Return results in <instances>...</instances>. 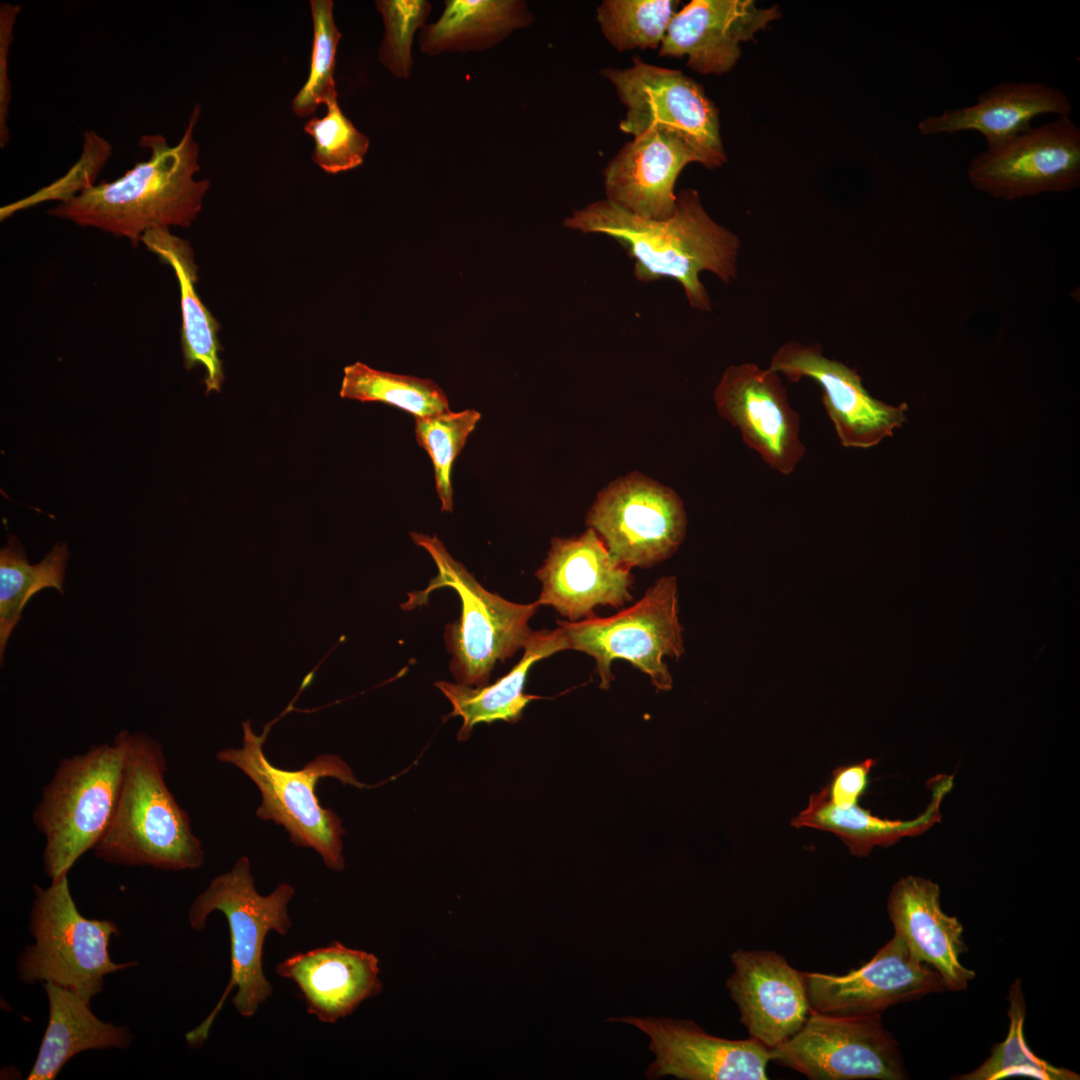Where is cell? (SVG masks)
<instances>
[{"instance_id": "obj_1", "label": "cell", "mask_w": 1080, "mask_h": 1080, "mask_svg": "<svg viewBox=\"0 0 1080 1080\" xmlns=\"http://www.w3.org/2000/svg\"><path fill=\"white\" fill-rule=\"evenodd\" d=\"M563 223L568 229L613 238L634 259L636 279L645 283L674 279L698 310H711L699 279L702 271L724 283L737 278L739 237L710 217L695 189L677 194L676 209L664 220L639 217L603 199L575 210Z\"/></svg>"}, {"instance_id": "obj_2", "label": "cell", "mask_w": 1080, "mask_h": 1080, "mask_svg": "<svg viewBox=\"0 0 1080 1080\" xmlns=\"http://www.w3.org/2000/svg\"><path fill=\"white\" fill-rule=\"evenodd\" d=\"M200 110L197 104L176 145L169 146L161 134L143 135L139 145L150 150L148 160L137 162L114 181L87 187L48 213L125 237L134 245L150 229L190 226L210 186L207 179H194L200 167L193 129Z\"/></svg>"}, {"instance_id": "obj_3", "label": "cell", "mask_w": 1080, "mask_h": 1080, "mask_svg": "<svg viewBox=\"0 0 1080 1080\" xmlns=\"http://www.w3.org/2000/svg\"><path fill=\"white\" fill-rule=\"evenodd\" d=\"M161 744L143 732L130 733L122 787L111 823L95 846L107 863L178 871L205 860L189 815L166 784Z\"/></svg>"}, {"instance_id": "obj_4", "label": "cell", "mask_w": 1080, "mask_h": 1080, "mask_svg": "<svg viewBox=\"0 0 1080 1080\" xmlns=\"http://www.w3.org/2000/svg\"><path fill=\"white\" fill-rule=\"evenodd\" d=\"M130 733L63 758L43 787L32 819L45 838L43 870L51 881L68 875L107 831L118 803Z\"/></svg>"}, {"instance_id": "obj_5", "label": "cell", "mask_w": 1080, "mask_h": 1080, "mask_svg": "<svg viewBox=\"0 0 1080 1080\" xmlns=\"http://www.w3.org/2000/svg\"><path fill=\"white\" fill-rule=\"evenodd\" d=\"M295 889L280 883L269 895H260L251 874L247 856L240 857L227 872L216 876L199 894L189 910L190 926L200 931L208 916L220 911L228 921L230 933V977L220 1000L206 1019L186 1034L189 1046H202L227 996L244 1017L253 1016L260 1004L272 995V986L263 971V946L273 930L284 936L291 927L288 903Z\"/></svg>"}, {"instance_id": "obj_6", "label": "cell", "mask_w": 1080, "mask_h": 1080, "mask_svg": "<svg viewBox=\"0 0 1080 1080\" xmlns=\"http://www.w3.org/2000/svg\"><path fill=\"white\" fill-rule=\"evenodd\" d=\"M28 928L34 943L23 949L16 966L22 983L52 982L90 1004L102 992L106 975L136 964L111 959L110 940L120 932L117 925L79 912L68 875L46 888L33 885Z\"/></svg>"}, {"instance_id": "obj_7", "label": "cell", "mask_w": 1080, "mask_h": 1080, "mask_svg": "<svg viewBox=\"0 0 1080 1080\" xmlns=\"http://www.w3.org/2000/svg\"><path fill=\"white\" fill-rule=\"evenodd\" d=\"M242 727V747L223 749L216 758L236 766L255 783L261 794L256 816L284 827L292 844L314 849L328 869L343 870L345 830L339 816L320 805L316 786L327 777L358 788L366 785L356 779L345 761L332 754H322L295 771L275 767L263 752L265 735H256L249 720Z\"/></svg>"}, {"instance_id": "obj_8", "label": "cell", "mask_w": 1080, "mask_h": 1080, "mask_svg": "<svg viewBox=\"0 0 1080 1080\" xmlns=\"http://www.w3.org/2000/svg\"><path fill=\"white\" fill-rule=\"evenodd\" d=\"M411 538L430 554L438 569L423 593L446 586L460 597L461 616L446 625L444 634L456 683L487 685L495 665L526 644L532 633L528 623L538 604L514 603L486 590L436 536L411 533Z\"/></svg>"}, {"instance_id": "obj_9", "label": "cell", "mask_w": 1080, "mask_h": 1080, "mask_svg": "<svg viewBox=\"0 0 1080 1080\" xmlns=\"http://www.w3.org/2000/svg\"><path fill=\"white\" fill-rule=\"evenodd\" d=\"M557 623L565 632L570 649L595 659L602 689H608L614 679L613 660L624 659L649 675L658 690H671L673 680L664 657L678 660L684 653L675 577H661L641 600L613 616L593 615L576 622L558 620Z\"/></svg>"}, {"instance_id": "obj_10", "label": "cell", "mask_w": 1080, "mask_h": 1080, "mask_svg": "<svg viewBox=\"0 0 1080 1080\" xmlns=\"http://www.w3.org/2000/svg\"><path fill=\"white\" fill-rule=\"evenodd\" d=\"M601 75L626 107L619 128L636 137L650 129L676 134L708 169L722 166L724 150L719 113L703 87L681 70L633 57L627 68H604Z\"/></svg>"}, {"instance_id": "obj_11", "label": "cell", "mask_w": 1080, "mask_h": 1080, "mask_svg": "<svg viewBox=\"0 0 1080 1080\" xmlns=\"http://www.w3.org/2000/svg\"><path fill=\"white\" fill-rule=\"evenodd\" d=\"M770 1061L811 1080H905L898 1042L881 1014L833 1016L811 1011L801 1029L770 1049Z\"/></svg>"}, {"instance_id": "obj_12", "label": "cell", "mask_w": 1080, "mask_h": 1080, "mask_svg": "<svg viewBox=\"0 0 1080 1080\" xmlns=\"http://www.w3.org/2000/svg\"><path fill=\"white\" fill-rule=\"evenodd\" d=\"M586 525L621 565L646 568L677 551L685 537L687 518L673 490L634 472L614 480L598 494Z\"/></svg>"}, {"instance_id": "obj_13", "label": "cell", "mask_w": 1080, "mask_h": 1080, "mask_svg": "<svg viewBox=\"0 0 1080 1080\" xmlns=\"http://www.w3.org/2000/svg\"><path fill=\"white\" fill-rule=\"evenodd\" d=\"M971 185L994 198L1015 200L1080 185V129L1070 116L1032 126L969 162Z\"/></svg>"}, {"instance_id": "obj_14", "label": "cell", "mask_w": 1080, "mask_h": 1080, "mask_svg": "<svg viewBox=\"0 0 1080 1080\" xmlns=\"http://www.w3.org/2000/svg\"><path fill=\"white\" fill-rule=\"evenodd\" d=\"M721 417L736 426L744 443L783 475L791 474L805 454L800 416L789 404L779 373L754 363L731 365L714 391Z\"/></svg>"}, {"instance_id": "obj_15", "label": "cell", "mask_w": 1080, "mask_h": 1080, "mask_svg": "<svg viewBox=\"0 0 1080 1080\" xmlns=\"http://www.w3.org/2000/svg\"><path fill=\"white\" fill-rule=\"evenodd\" d=\"M811 1011L833 1016L881 1014L892 1005L942 992L941 976L894 934L870 961L844 975L804 972Z\"/></svg>"}, {"instance_id": "obj_16", "label": "cell", "mask_w": 1080, "mask_h": 1080, "mask_svg": "<svg viewBox=\"0 0 1080 1080\" xmlns=\"http://www.w3.org/2000/svg\"><path fill=\"white\" fill-rule=\"evenodd\" d=\"M769 368L790 382L810 378L822 389V403L843 447L871 448L907 421L904 402L886 404L864 388L855 369L829 359L818 344L787 342L773 354Z\"/></svg>"}, {"instance_id": "obj_17", "label": "cell", "mask_w": 1080, "mask_h": 1080, "mask_svg": "<svg viewBox=\"0 0 1080 1080\" xmlns=\"http://www.w3.org/2000/svg\"><path fill=\"white\" fill-rule=\"evenodd\" d=\"M646 1034L655 1055L646 1077L683 1080H766L770 1048L757 1039L730 1040L707 1033L691 1020L621 1017Z\"/></svg>"}, {"instance_id": "obj_18", "label": "cell", "mask_w": 1080, "mask_h": 1080, "mask_svg": "<svg viewBox=\"0 0 1080 1080\" xmlns=\"http://www.w3.org/2000/svg\"><path fill=\"white\" fill-rule=\"evenodd\" d=\"M535 576L542 584L538 606H551L570 622L595 615L599 605L618 608L633 599L630 569L592 528L579 536L554 537Z\"/></svg>"}, {"instance_id": "obj_19", "label": "cell", "mask_w": 1080, "mask_h": 1080, "mask_svg": "<svg viewBox=\"0 0 1080 1080\" xmlns=\"http://www.w3.org/2000/svg\"><path fill=\"white\" fill-rule=\"evenodd\" d=\"M726 981L740 1022L751 1037L772 1049L797 1033L811 1013L804 972L769 950H735Z\"/></svg>"}, {"instance_id": "obj_20", "label": "cell", "mask_w": 1080, "mask_h": 1080, "mask_svg": "<svg viewBox=\"0 0 1080 1080\" xmlns=\"http://www.w3.org/2000/svg\"><path fill=\"white\" fill-rule=\"evenodd\" d=\"M780 17L777 5L759 8L752 0H692L671 19L659 54L686 57L695 72L722 75L738 62L741 44Z\"/></svg>"}, {"instance_id": "obj_21", "label": "cell", "mask_w": 1080, "mask_h": 1080, "mask_svg": "<svg viewBox=\"0 0 1080 1080\" xmlns=\"http://www.w3.org/2000/svg\"><path fill=\"white\" fill-rule=\"evenodd\" d=\"M697 158L676 134L650 129L633 137L606 165V199L643 218L664 220L677 204L675 184Z\"/></svg>"}, {"instance_id": "obj_22", "label": "cell", "mask_w": 1080, "mask_h": 1080, "mask_svg": "<svg viewBox=\"0 0 1080 1080\" xmlns=\"http://www.w3.org/2000/svg\"><path fill=\"white\" fill-rule=\"evenodd\" d=\"M887 909L895 935L941 976L945 989L966 990L975 972L960 962L967 951L963 926L942 910L939 886L919 876L902 877L892 886Z\"/></svg>"}, {"instance_id": "obj_23", "label": "cell", "mask_w": 1080, "mask_h": 1080, "mask_svg": "<svg viewBox=\"0 0 1080 1080\" xmlns=\"http://www.w3.org/2000/svg\"><path fill=\"white\" fill-rule=\"evenodd\" d=\"M275 971L295 983L307 1012L324 1023L350 1015L383 988L378 958L338 941L293 954L278 963Z\"/></svg>"}, {"instance_id": "obj_24", "label": "cell", "mask_w": 1080, "mask_h": 1080, "mask_svg": "<svg viewBox=\"0 0 1080 1080\" xmlns=\"http://www.w3.org/2000/svg\"><path fill=\"white\" fill-rule=\"evenodd\" d=\"M1072 104L1060 88L1042 82H1001L983 91L970 106L945 109L918 123L923 136L975 131L986 148L1029 130L1043 114L1070 116Z\"/></svg>"}, {"instance_id": "obj_25", "label": "cell", "mask_w": 1080, "mask_h": 1080, "mask_svg": "<svg viewBox=\"0 0 1080 1080\" xmlns=\"http://www.w3.org/2000/svg\"><path fill=\"white\" fill-rule=\"evenodd\" d=\"M931 801L926 810L909 821L880 818L858 803L838 806L832 803L824 787L810 795L806 808L791 824L796 828L809 827L832 832L848 847L851 854L868 856L875 846L888 847L904 837L919 835L941 819L940 805L953 785L952 776L931 779Z\"/></svg>"}, {"instance_id": "obj_26", "label": "cell", "mask_w": 1080, "mask_h": 1080, "mask_svg": "<svg viewBox=\"0 0 1080 1080\" xmlns=\"http://www.w3.org/2000/svg\"><path fill=\"white\" fill-rule=\"evenodd\" d=\"M141 242L160 261L173 268L178 280L182 314L180 335L185 368L189 370L201 364L206 372V394L211 391L220 392L224 381L220 359L222 347L217 336L220 326L196 292L198 268L191 246L187 241L171 234L169 228L150 229L144 233Z\"/></svg>"}, {"instance_id": "obj_27", "label": "cell", "mask_w": 1080, "mask_h": 1080, "mask_svg": "<svg viewBox=\"0 0 1080 1080\" xmlns=\"http://www.w3.org/2000/svg\"><path fill=\"white\" fill-rule=\"evenodd\" d=\"M49 1004L48 1024L28 1080H54L76 1054L87 1050L125 1049L133 1035L128 1027L104 1022L76 992L43 983Z\"/></svg>"}, {"instance_id": "obj_28", "label": "cell", "mask_w": 1080, "mask_h": 1080, "mask_svg": "<svg viewBox=\"0 0 1080 1080\" xmlns=\"http://www.w3.org/2000/svg\"><path fill=\"white\" fill-rule=\"evenodd\" d=\"M522 659L492 685L470 687L459 683L439 681L435 683L453 706L450 716H460L462 727L458 740L469 738L479 723L505 721L515 723L521 719L527 704L539 697L523 692L531 666L559 651L570 649L568 638L562 628L532 631L523 647Z\"/></svg>"}, {"instance_id": "obj_29", "label": "cell", "mask_w": 1080, "mask_h": 1080, "mask_svg": "<svg viewBox=\"0 0 1080 1080\" xmlns=\"http://www.w3.org/2000/svg\"><path fill=\"white\" fill-rule=\"evenodd\" d=\"M440 18L420 29L422 53L488 49L534 21L521 0H448Z\"/></svg>"}, {"instance_id": "obj_30", "label": "cell", "mask_w": 1080, "mask_h": 1080, "mask_svg": "<svg viewBox=\"0 0 1080 1080\" xmlns=\"http://www.w3.org/2000/svg\"><path fill=\"white\" fill-rule=\"evenodd\" d=\"M68 557L66 544L58 543L39 563L31 565L21 543L13 535L8 537L0 552L1 663L11 632L21 620L22 611L30 598L49 587L63 594Z\"/></svg>"}, {"instance_id": "obj_31", "label": "cell", "mask_w": 1080, "mask_h": 1080, "mask_svg": "<svg viewBox=\"0 0 1080 1080\" xmlns=\"http://www.w3.org/2000/svg\"><path fill=\"white\" fill-rule=\"evenodd\" d=\"M340 396L361 402H381L414 417L449 410L443 390L431 379L380 371L362 362L344 368Z\"/></svg>"}, {"instance_id": "obj_32", "label": "cell", "mask_w": 1080, "mask_h": 1080, "mask_svg": "<svg viewBox=\"0 0 1080 1080\" xmlns=\"http://www.w3.org/2000/svg\"><path fill=\"white\" fill-rule=\"evenodd\" d=\"M1008 1000L1010 1024L1006 1039L992 1048L990 1056L978 1068L954 1079L999 1080L1024 1076L1040 1080H1078L1080 1077L1075 1072L1050 1064L1029 1048L1024 1036L1027 1012L1020 979L1011 985Z\"/></svg>"}, {"instance_id": "obj_33", "label": "cell", "mask_w": 1080, "mask_h": 1080, "mask_svg": "<svg viewBox=\"0 0 1080 1080\" xmlns=\"http://www.w3.org/2000/svg\"><path fill=\"white\" fill-rule=\"evenodd\" d=\"M677 0H604L597 7L600 30L619 52L660 47Z\"/></svg>"}, {"instance_id": "obj_34", "label": "cell", "mask_w": 1080, "mask_h": 1080, "mask_svg": "<svg viewBox=\"0 0 1080 1080\" xmlns=\"http://www.w3.org/2000/svg\"><path fill=\"white\" fill-rule=\"evenodd\" d=\"M480 418L474 409L415 417L416 440L432 460L442 512L453 509L452 465Z\"/></svg>"}, {"instance_id": "obj_35", "label": "cell", "mask_w": 1080, "mask_h": 1080, "mask_svg": "<svg viewBox=\"0 0 1080 1080\" xmlns=\"http://www.w3.org/2000/svg\"><path fill=\"white\" fill-rule=\"evenodd\" d=\"M310 6L313 19L310 71L292 101V111L298 117L312 116L319 105L337 95L334 71L342 35L334 22V4L331 0H311Z\"/></svg>"}, {"instance_id": "obj_36", "label": "cell", "mask_w": 1080, "mask_h": 1080, "mask_svg": "<svg viewBox=\"0 0 1080 1080\" xmlns=\"http://www.w3.org/2000/svg\"><path fill=\"white\" fill-rule=\"evenodd\" d=\"M327 113L311 117L304 131L315 142L312 161L326 173L337 174L360 166L369 148V139L355 128L338 105L337 95L326 101Z\"/></svg>"}, {"instance_id": "obj_37", "label": "cell", "mask_w": 1080, "mask_h": 1080, "mask_svg": "<svg viewBox=\"0 0 1080 1080\" xmlns=\"http://www.w3.org/2000/svg\"><path fill=\"white\" fill-rule=\"evenodd\" d=\"M375 4L385 27L380 62L393 76L406 79L413 65L414 34L425 25L431 5L425 0H379Z\"/></svg>"}, {"instance_id": "obj_38", "label": "cell", "mask_w": 1080, "mask_h": 1080, "mask_svg": "<svg viewBox=\"0 0 1080 1080\" xmlns=\"http://www.w3.org/2000/svg\"><path fill=\"white\" fill-rule=\"evenodd\" d=\"M110 144L94 131L84 133L83 152L73 168L53 184L40 189L35 194L12 205L1 208V219L19 209L27 208L46 200L66 201L87 187L94 185L96 176L109 158Z\"/></svg>"}, {"instance_id": "obj_39", "label": "cell", "mask_w": 1080, "mask_h": 1080, "mask_svg": "<svg viewBox=\"0 0 1080 1080\" xmlns=\"http://www.w3.org/2000/svg\"><path fill=\"white\" fill-rule=\"evenodd\" d=\"M875 760L839 766L832 772L830 782L824 787L828 799L838 806L858 803L868 785V777Z\"/></svg>"}, {"instance_id": "obj_40", "label": "cell", "mask_w": 1080, "mask_h": 1080, "mask_svg": "<svg viewBox=\"0 0 1080 1080\" xmlns=\"http://www.w3.org/2000/svg\"><path fill=\"white\" fill-rule=\"evenodd\" d=\"M20 6L2 3L0 6V146L9 141L7 127L8 105L11 100V85L8 79V54L13 41V26Z\"/></svg>"}]
</instances>
